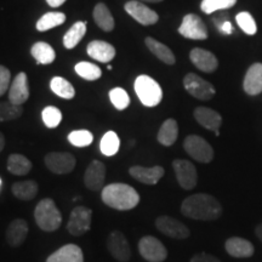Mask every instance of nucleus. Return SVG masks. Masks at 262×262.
<instances>
[{
	"label": "nucleus",
	"instance_id": "20e7f679",
	"mask_svg": "<svg viewBox=\"0 0 262 262\" xmlns=\"http://www.w3.org/2000/svg\"><path fill=\"white\" fill-rule=\"evenodd\" d=\"M135 93L146 107H156L162 102L163 90L162 86L149 75H139L135 80Z\"/></svg>",
	"mask_w": 262,
	"mask_h": 262
},
{
	"label": "nucleus",
	"instance_id": "c9c22d12",
	"mask_svg": "<svg viewBox=\"0 0 262 262\" xmlns=\"http://www.w3.org/2000/svg\"><path fill=\"white\" fill-rule=\"evenodd\" d=\"M237 0H202L201 9L206 15H211L214 12L224 11L231 9L235 5Z\"/></svg>",
	"mask_w": 262,
	"mask_h": 262
},
{
	"label": "nucleus",
	"instance_id": "de8ad7c7",
	"mask_svg": "<svg viewBox=\"0 0 262 262\" xmlns=\"http://www.w3.org/2000/svg\"><path fill=\"white\" fill-rule=\"evenodd\" d=\"M5 147V136L3 135V133H0V152L4 149Z\"/></svg>",
	"mask_w": 262,
	"mask_h": 262
},
{
	"label": "nucleus",
	"instance_id": "8fccbe9b",
	"mask_svg": "<svg viewBox=\"0 0 262 262\" xmlns=\"http://www.w3.org/2000/svg\"><path fill=\"white\" fill-rule=\"evenodd\" d=\"M0 185H2V180H0Z\"/></svg>",
	"mask_w": 262,
	"mask_h": 262
},
{
	"label": "nucleus",
	"instance_id": "7ed1b4c3",
	"mask_svg": "<svg viewBox=\"0 0 262 262\" xmlns=\"http://www.w3.org/2000/svg\"><path fill=\"white\" fill-rule=\"evenodd\" d=\"M34 219L38 227L44 232H55L62 225L61 211L51 198H44L38 203L34 210Z\"/></svg>",
	"mask_w": 262,
	"mask_h": 262
},
{
	"label": "nucleus",
	"instance_id": "79ce46f5",
	"mask_svg": "<svg viewBox=\"0 0 262 262\" xmlns=\"http://www.w3.org/2000/svg\"><path fill=\"white\" fill-rule=\"evenodd\" d=\"M11 81V73L4 66H0V97L4 95L10 88Z\"/></svg>",
	"mask_w": 262,
	"mask_h": 262
},
{
	"label": "nucleus",
	"instance_id": "ddd939ff",
	"mask_svg": "<svg viewBox=\"0 0 262 262\" xmlns=\"http://www.w3.org/2000/svg\"><path fill=\"white\" fill-rule=\"evenodd\" d=\"M156 227L163 234L173 239H186L191 234L187 226L183 225L181 221L171 217V216H159L156 220Z\"/></svg>",
	"mask_w": 262,
	"mask_h": 262
},
{
	"label": "nucleus",
	"instance_id": "a878e982",
	"mask_svg": "<svg viewBox=\"0 0 262 262\" xmlns=\"http://www.w3.org/2000/svg\"><path fill=\"white\" fill-rule=\"evenodd\" d=\"M179 136V125L175 119H166L165 122L162 124L160 129L158 131V142L160 145L169 147L172 146L176 142Z\"/></svg>",
	"mask_w": 262,
	"mask_h": 262
},
{
	"label": "nucleus",
	"instance_id": "f03ea898",
	"mask_svg": "<svg viewBox=\"0 0 262 262\" xmlns=\"http://www.w3.org/2000/svg\"><path fill=\"white\" fill-rule=\"evenodd\" d=\"M101 198L107 206L120 211L133 210L140 203V195L136 189L120 182L104 186L101 191Z\"/></svg>",
	"mask_w": 262,
	"mask_h": 262
},
{
	"label": "nucleus",
	"instance_id": "bb28decb",
	"mask_svg": "<svg viewBox=\"0 0 262 262\" xmlns=\"http://www.w3.org/2000/svg\"><path fill=\"white\" fill-rule=\"evenodd\" d=\"M146 47L148 48V50L152 52L155 56L159 58L160 61H163L164 63L166 64H173L176 62L175 55L173 52L170 50V48L164 45L163 42H160L158 40H156L155 38H146Z\"/></svg>",
	"mask_w": 262,
	"mask_h": 262
},
{
	"label": "nucleus",
	"instance_id": "a19ab883",
	"mask_svg": "<svg viewBox=\"0 0 262 262\" xmlns=\"http://www.w3.org/2000/svg\"><path fill=\"white\" fill-rule=\"evenodd\" d=\"M68 141L75 147H88L93 143L94 136L89 130H75L68 135Z\"/></svg>",
	"mask_w": 262,
	"mask_h": 262
},
{
	"label": "nucleus",
	"instance_id": "09e8293b",
	"mask_svg": "<svg viewBox=\"0 0 262 262\" xmlns=\"http://www.w3.org/2000/svg\"><path fill=\"white\" fill-rule=\"evenodd\" d=\"M142 2H147V3H160L163 0H142Z\"/></svg>",
	"mask_w": 262,
	"mask_h": 262
},
{
	"label": "nucleus",
	"instance_id": "dca6fc26",
	"mask_svg": "<svg viewBox=\"0 0 262 262\" xmlns=\"http://www.w3.org/2000/svg\"><path fill=\"white\" fill-rule=\"evenodd\" d=\"M28 222L24 219H16L11 221L6 228L5 239L11 248H18L25 243L28 237Z\"/></svg>",
	"mask_w": 262,
	"mask_h": 262
},
{
	"label": "nucleus",
	"instance_id": "5701e85b",
	"mask_svg": "<svg viewBox=\"0 0 262 262\" xmlns=\"http://www.w3.org/2000/svg\"><path fill=\"white\" fill-rule=\"evenodd\" d=\"M226 251L233 257L244 258L250 257L254 255V245L247 239L241 237H232L226 241L225 243Z\"/></svg>",
	"mask_w": 262,
	"mask_h": 262
},
{
	"label": "nucleus",
	"instance_id": "b1692460",
	"mask_svg": "<svg viewBox=\"0 0 262 262\" xmlns=\"http://www.w3.org/2000/svg\"><path fill=\"white\" fill-rule=\"evenodd\" d=\"M47 262H84L83 250L75 244H67L52 253Z\"/></svg>",
	"mask_w": 262,
	"mask_h": 262
},
{
	"label": "nucleus",
	"instance_id": "0eeeda50",
	"mask_svg": "<svg viewBox=\"0 0 262 262\" xmlns=\"http://www.w3.org/2000/svg\"><path fill=\"white\" fill-rule=\"evenodd\" d=\"M139 253L148 262H163L168 257L165 245L153 235H146L139 242Z\"/></svg>",
	"mask_w": 262,
	"mask_h": 262
},
{
	"label": "nucleus",
	"instance_id": "412c9836",
	"mask_svg": "<svg viewBox=\"0 0 262 262\" xmlns=\"http://www.w3.org/2000/svg\"><path fill=\"white\" fill-rule=\"evenodd\" d=\"M88 55L94 60L108 63L116 56V48L112 44L102 40H94L88 45Z\"/></svg>",
	"mask_w": 262,
	"mask_h": 262
},
{
	"label": "nucleus",
	"instance_id": "ea45409f",
	"mask_svg": "<svg viewBox=\"0 0 262 262\" xmlns=\"http://www.w3.org/2000/svg\"><path fill=\"white\" fill-rule=\"evenodd\" d=\"M41 117H42V122H44V124L48 127H50V129H55V127H57L60 125L62 120L61 111L58 110L57 107H54V106H49L47 108H44V110H42Z\"/></svg>",
	"mask_w": 262,
	"mask_h": 262
},
{
	"label": "nucleus",
	"instance_id": "7c9ffc66",
	"mask_svg": "<svg viewBox=\"0 0 262 262\" xmlns=\"http://www.w3.org/2000/svg\"><path fill=\"white\" fill-rule=\"evenodd\" d=\"M86 33V22H77L68 29L63 37V45L67 49H73L79 44V41L84 38Z\"/></svg>",
	"mask_w": 262,
	"mask_h": 262
},
{
	"label": "nucleus",
	"instance_id": "6ab92c4d",
	"mask_svg": "<svg viewBox=\"0 0 262 262\" xmlns=\"http://www.w3.org/2000/svg\"><path fill=\"white\" fill-rule=\"evenodd\" d=\"M189 58L198 70L205 72V73H212L219 67V61L215 55L210 51L204 50V49H193L189 54Z\"/></svg>",
	"mask_w": 262,
	"mask_h": 262
},
{
	"label": "nucleus",
	"instance_id": "4be33fe9",
	"mask_svg": "<svg viewBox=\"0 0 262 262\" xmlns=\"http://www.w3.org/2000/svg\"><path fill=\"white\" fill-rule=\"evenodd\" d=\"M244 91L250 96H255L262 93V63H254L250 66L245 74Z\"/></svg>",
	"mask_w": 262,
	"mask_h": 262
},
{
	"label": "nucleus",
	"instance_id": "c85d7f7f",
	"mask_svg": "<svg viewBox=\"0 0 262 262\" xmlns=\"http://www.w3.org/2000/svg\"><path fill=\"white\" fill-rule=\"evenodd\" d=\"M31 54L38 64H50L56 58V52L54 48L44 41L35 42L32 47Z\"/></svg>",
	"mask_w": 262,
	"mask_h": 262
},
{
	"label": "nucleus",
	"instance_id": "c03bdc74",
	"mask_svg": "<svg viewBox=\"0 0 262 262\" xmlns=\"http://www.w3.org/2000/svg\"><path fill=\"white\" fill-rule=\"evenodd\" d=\"M219 29H220V31L224 33V34L229 35V34H232V32H233V26L231 25V22H229V21H226L220 26V28H219Z\"/></svg>",
	"mask_w": 262,
	"mask_h": 262
},
{
	"label": "nucleus",
	"instance_id": "f3484780",
	"mask_svg": "<svg viewBox=\"0 0 262 262\" xmlns=\"http://www.w3.org/2000/svg\"><path fill=\"white\" fill-rule=\"evenodd\" d=\"M29 98V86H28V77L27 74L21 72L15 77L11 85L9 88V101L14 104L26 103Z\"/></svg>",
	"mask_w": 262,
	"mask_h": 262
},
{
	"label": "nucleus",
	"instance_id": "9d476101",
	"mask_svg": "<svg viewBox=\"0 0 262 262\" xmlns=\"http://www.w3.org/2000/svg\"><path fill=\"white\" fill-rule=\"evenodd\" d=\"M179 33L182 37L192 40H205L209 35L208 28L203 19L194 14H188L183 17Z\"/></svg>",
	"mask_w": 262,
	"mask_h": 262
},
{
	"label": "nucleus",
	"instance_id": "c756f323",
	"mask_svg": "<svg viewBox=\"0 0 262 262\" xmlns=\"http://www.w3.org/2000/svg\"><path fill=\"white\" fill-rule=\"evenodd\" d=\"M94 19L96 25L104 32H111L114 29V18L110 9L103 3H98L94 9Z\"/></svg>",
	"mask_w": 262,
	"mask_h": 262
},
{
	"label": "nucleus",
	"instance_id": "aec40b11",
	"mask_svg": "<svg viewBox=\"0 0 262 262\" xmlns=\"http://www.w3.org/2000/svg\"><path fill=\"white\" fill-rule=\"evenodd\" d=\"M129 173L141 183H145V185H157L159 180L164 176V173H165V170L159 165L152 166V168L135 165L131 166L129 169Z\"/></svg>",
	"mask_w": 262,
	"mask_h": 262
},
{
	"label": "nucleus",
	"instance_id": "f704fd0d",
	"mask_svg": "<svg viewBox=\"0 0 262 262\" xmlns=\"http://www.w3.org/2000/svg\"><path fill=\"white\" fill-rule=\"evenodd\" d=\"M75 72L83 79L89 81L100 79L101 75H102L100 67H97L94 63H90V62H79V63L75 66Z\"/></svg>",
	"mask_w": 262,
	"mask_h": 262
},
{
	"label": "nucleus",
	"instance_id": "1a4fd4ad",
	"mask_svg": "<svg viewBox=\"0 0 262 262\" xmlns=\"http://www.w3.org/2000/svg\"><path fill=\"white\" fill-rule=\"evenodd\" d=\"M44 163L51 172L56 173V175H66V173L73 171L77 160L72 153L51 152L45 156Z\"/></svg>",
	"mask_w": 262,
	"mask_h": 262
},
{
	"label": "nucleus",
	"instance_id": "393cba45",
	"mask_svg": "<svg viewBox=\"0 0 262 262\" xmlns=\"http://www.w3.org/2000/svg\"><path fill=\"white\" fill-rule=\"evenodd\" d=\"M39 186L38 183L33 180H26V181H19L15 182L11 186V192L16 198L19 201L29 202L32 199L35 198V195L38 194Z\"/></svg>",
	"mask_w": 262,
	"mask_h": 262
},
{
	"label": "nucleus",
	"instance_id": "58836bf2",
	"mask_svg": "<svg viewBox=\"0 0 262 262\" xmlns=\"http://www.w3.org/2000/svg\"><path fill=\"white\" fill-rule=\"evenodd\" d=\"M110 98L111 102L113 106L117 108L118 111H124L129 107L130 104V97L127 93L122 88H114L110 91Z\"/></svg>",
	"mask_w": 262,
	"mask_h": 262
},
{
	"label": "nucleus",
	"instance_id": "a211bd4d",
	"mask_svg": "<svg viewBox=\"0 0 262 262\" xmlns=\"http://www.w3.org/2000/svg\"><path fill=\"white\" fill-rule=\"evenodd\" d=\"M193 116H194L196 122L201 124L203 127L214 131L216 136L220 135L219 129H220L222 124V117L220 113L208 107H198L194 110Z\"/></svg>",
	"mask_w": 262,
	"mask_h": 262
},
{
	"label": "nucleus",
	"instance_id": "2eb2a0df",
	"mask_svg": "<svg viewBox=\"0 0 262 262\" xmlns=\"http://www.w3.org/2000/svg\"><path fill=\"white\" fill-rule=\"evenodd\" d=\"M124 9L131 17L142 26H152L157 24L159 19V16L156 11H153L148 6L142 4L141 2H137V0L127 2Z\"/></svg>",
	"mask_w": 262,
	"mask_h": 262
},
{
	"label": "nucleus",
	"instance_id": "e433bc0d",
	"mask_svg": "<svg viewBox=\"0 0 262 262\" xmlns=\"http://www.w3.org/2000/svg\"><path fill=\"white\" fill-rule=\"evenodd\" d=\"M24 113V108L18 104L11 103L10 101L2 102L0 101V122H10L18 119Z\"/></svg>",
	"mask_w": 262,
	"mask_h": 262
},
{
	"label": "nucleus",
	"instance_id": "4c0bfd02",
	"mask_svg": "<svg viewBox=\"0 0 262 262\" xmlns=\"http://www.w3.org/2000/svg\"><path fill=\"white\" fill-rule=\"evenodd\" d=\"M235 21L239 26V28H242L245 34L248 35H254L256 34L257 32V26L256 22L253 16H251L249 12H239V14L235 16Z\"/></svg>",
	"mask_w": 262,
	"mask_h": 262
},
{
	"label": "nucleus",
	"instance_id": "9b49d317",
	"mask_svg": "<svg viewBox=\"0 0 262 262\" xmlns=\"http://www.w3.org/2000/svg\"><path fill=\"white\" fill-rule=\"evenodd\" d=\"M172 168L181 188L186 189V191H191L195 187L196 182H198V173H196L195 166L189 160H173Z\"/></svg>",
	"mask_w": 262,
	"mask_h": 262
},
{
	"label": "nucleus",
	"instance_id": "49530a36",
	"mask_svg": "<svg viewBox=\"0 0 262 262\" xmlns=\"http://www.w3.org/2000/svg\"><path fill=\"white\" fill-rule=\"evenodd\" d=\"M255 233H256V237L262 242V224H260L255 229Z\"/></svg>",
	"mask_w": 262,
	"mask_h": 262
},
{
	"label": "nucleus",
	"instance_id": "6e6552de",
	"mask_svg": "<svg viewBox=\"0 0 262 262\" xmlns=\"http://www.w3.org/2000/svg\"><path fill=\"white\" fill-rule=\"evenodd\" d=\"M183 85L191 96L201 101L211 100L216 93L214 85L194 73H188L186 75L183 79Z\"/></svg>",
	"mask_w": 262,
	"mask_h": 262
},
{
	"label": "nucleus",
	"instance_id": "72a5a7b5",
	"mask_svg": "<svg viewBox=\"0 0 262 262\" xmlns=\"http://www.w3.org/2000/svg\"><path fill=\"white\" fill-rule=\"evenodd\" d=\"M120 147V141L119 137L114 131H108L102 137L100 143V149L103 153V156L106 157H112L117 155V152L119 150Z\"/></svg>",
	"mask_w": 262,
	"mask_h": 262
},
{
	"label": "nucleus",
	"instance_id": "cd10ccee",
	"mask_svg": "<svg viewBox=\"0 0 262 262\" xmlns=\"http://www.w3.org/2000/svg\"><path fill=\"white\" fill-rule=\"evenodd\" d=\"M6 166H8L9 172H11L12 175L24 176L29 173V171L32 170L33 164L27 157L18 155V153H14V155L9 156Z\"/></svg>",
	"mask_w": 262,
	"mask_h": 262
},
{
	"label": "nucleus",
	"instance_id": "f257e3e1",
	"mask_svg": "<svg viewBox=\"0 0 262 262\" xmlns=\"http://www.w3.org/2000/svg\"><path fill=\"white\" fill-rule=\"evenodd\" d=\"M181 212L186 217L199 221L217 220L222 214L220 202L208 193H195L187 196L181 204Z\"/></svg>",
	"mask_w": 262,
	"mask_h": 262
},
{
	"label": "nucleus",
	"instance_id": "f8f14e48",
	"mask_svg": "<svg viewBox=\"0 0 262 262\" xmlns=\"http://www.w3.org/2000/svg\"><path fill=\"white\" fill-rule=\"evenodd\" d=\"M107 249L110 254L120 262H127L131 258V248L123 232L114 229L107 237Z\"/></svg>",
	"mask_w": 262,
	"mask_h": 262
},
{
	"label": "nucleus",
	"instance_id": "39448f33",
	"mask_svg": "<svg viewBox=\"0 0 262 262\" xmlns=\"http://www.w3.org/2000/svg\"><path fill=\"white\" fill-rule=\"evenodd\" d=\"M187 155L199 163H210L214 159V149L210 143L198 135H189L183 141Z\"/></svg>",
	"mask_w": 262,
	"mask_h": 262
},
{
	"label": "nucleus",
	"instance_id": "4468645a",
	"mask_svg": "<svg viewBox=\"0 0 262 262\" xmlns=\"http://www.w3.org/2000/svg\"><path fill=\"white\" fill-rule=\"evenodd\" d=\"M104 180H106V165L100 160L91 162L84 173L85 187L93 192H100L103 189Z\"/></svg>",
	"mask_w": 262,
	"mask_h": 262
},
{
	"label": "nucleus",
	"instance_id": "37998d69",
	"mask_svg": "<svg viewBox=\"0 0 262 262\" xmlns=\"http://www.w3.org/2000/svg\"><path fill=\"white\" fill-rule=\"evenodd\" d=\"M189 262H221L217 257L212 256V255H209L206 253H201L196 254L191 258Z\"/></svg>",
	"mask_w": 262,
	"mask_h": 262
},
{
	"label": "nucleus",
	"instance_id": "2f4dec72",
	"mask_svg": "<svg viewBox=\"0 0 262 262\" xmlns=\"http://www.w3.org/2000/svg\"><path fill=\"white\" fill-rule=\"evenodd\" d=\"M50 88L52 93L56 94L57 96L64 100H72L75 96V89L70 81L66 80L64 78L54 77L50 81Z\"/></svg>",
	"mask_w": 262,
	"mask_h": 262
},
{
	"label": "nucleus",
	"instance_id": "423d86ee",
	"mask_svg": "<svg viewBox=\"0 0 262 262\" xmlns=\"http://www.w3.org/2000/svg\"><path fill=\"white\" fill-rule=\"evenodd\" d=\"M93 211L86 206L78 205L72 210L67 224V231L74 237H80L86 233L91 227Z\"/></svg>",
	"mask_w": 262,
	"mask_h": 262
},
{
	"label": "nucleus",
	"instance_id": "473e14b6",
	"mask_svg": "<svg viewBox=\"0 0 262 262\" xmlns=\"http://www.w3.org/2000/svg\"><path fill=\"white\" fill-rule=\"evenodd\" d=\"M66 15L63 12H48V14L42 15L37 22V29L39 32H47L50 31L51 28L57 27L64 24Z\"/></svg>",
	"mask_w": 262,
	"mask_h": 262
},
{
	"label": "nucleus",
	"instance_id": "a18cd8bd",
	"mask_svg": "<svg viewBox=\"0 0 262 262\" xmlns=\"http://www.w3.org/2000/svg\"><path fill=\"white\" fill-rule=\"evenodd\" d=\"M67 0H47V3L51 8H58V6L63 5Z\"/></svg>",
	"mask_w": 262,
	"mask_h": 262
}]
</instances>
